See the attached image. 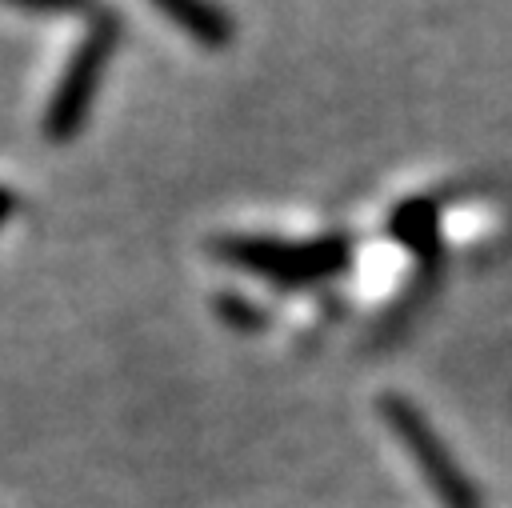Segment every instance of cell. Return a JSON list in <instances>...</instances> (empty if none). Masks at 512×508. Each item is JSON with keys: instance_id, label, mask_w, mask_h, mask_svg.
<instances>
[{"instance_id": "cell-1", "label": "cell", "mask_w": 512, "mask_h": 508, "mask_svg": "<svg viewBox=\"0 0 512 508\" xmlns=\"http://www.w3.org/2000/svg\"><path fill=\"white\" fill-rule=\"evenodd\" d=\"M216 256L240 272L264 276L272 284H320L348 268L352 244L344 236H308V240H280V236H224Z\"/></svg>"}, {"instance_id": "cell-2", "label": "cell", "mask_w": 512, "mask_h": 508, "mask_svg": "<svg viewBox=\"0 0 512 508\" xmlns=\"http://www.w3.org/2000/svg\"><path fill=\"white\" fill-rule=\"evenodd\" d=\"M120 44V20L112 12H96L88 32L80 36V44L72 48L52 96H48V108H44V136L52 144H64L72 140L88 112H92V100L104 84V72H108V60Z\"/></svg>"}, {"instance_id": "cell-3", "label": "cell", "mask_w": 512, "mask_h": 508, "mask_svg": "<svg viewBox=\"0 0 512 508\" xmlns=\"http://www.w3.org/2000/svg\"><path fill=\"white\" fill-rule=\"evenodd\" d=\"M384 412L392 416V428H396V432H400V440L412 448V456L424 464L428 480H432V484H436V488H440L456 508H472L468 492L460 488L464 480H460V476H456V468L444 460V452L436 448V440H432V432L424 428V420H420L412 408H404L400 400H388V404H384Z\"/></svg>"}, {"instance_id": "cell-4", "label": "cell", "mask_w": 512, "mask_h": 508, "mask_svg": "<svg viewBox=\"0 0 512 508\" xmlns=\"http://www.w3.org/2000/svg\"><path fill=\"white\" fill-rule=\"evenodd\" d=\"M156 12H164L192 44L208 48V52H220L232 44L236 36V24L232 16L216 4V0H152Z\"/></svg>"}, {"instance_id": "cell-5", "label": "cell", "mask_w": 512, "mask_h": 508, "mask_svg": "<svg viewBox=\"0 0 512 508\" xmlns=\"http://www.w3.org/2000/svg\"><path fill=\"white\" fill-rule=\"evenodd\" d=\"M388 232L412 248L416 256H436L440 248V204L428 200V196H412L404 204L392 208V220H388Z\"/></svg>"}, {"instance_id": "cell-6", "label": "cell", "mask_w": 512, "mask_h": 508, "mask_svg": "<svg viewBox=\"0 0 512 508\" xmlns=\"http://www.w3.org/2000/svg\"><path fill=\"white\" fill-rule=\"evenodd\" d=\"M0 4L20 8V12H36V16H72V12L92 8V0H0Z\"/></svg>"}, {"instance_id": "cell-7", "label": "cell", "mask_w": 512, "mask_h": 508, "mask_svg": "<svg viewBox=\"0 0 512 508\" xmlns=\"http://www.w3.org/2000/svg\"><path fill=\"white\" fill-rule=\"evenodd\" d=\"M12 216H16V192H12L8 184H0V228H4Z\"/></svg>"}]
</instances>
